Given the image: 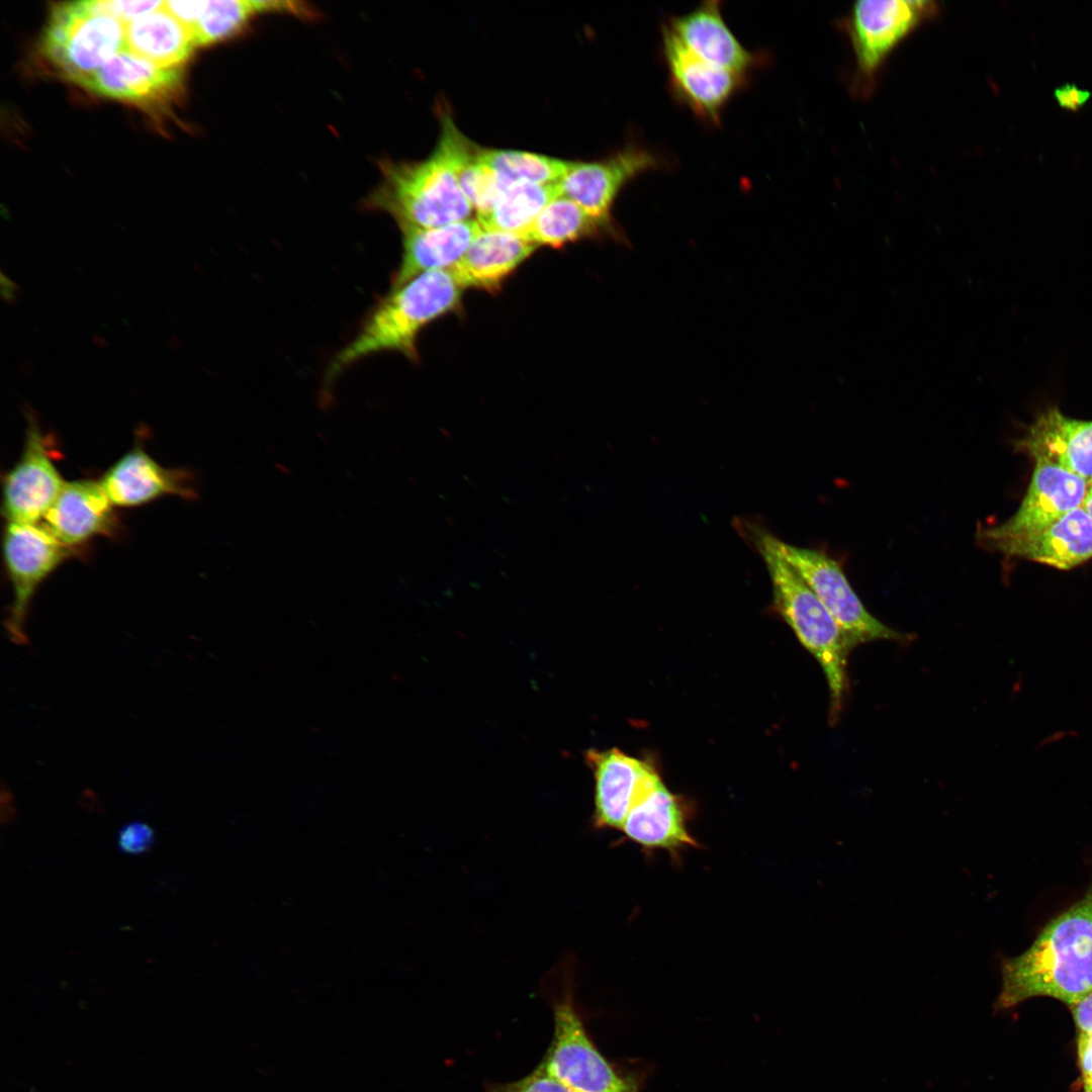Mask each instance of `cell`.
<instances>
[{"mask_svg": "<svg viewBox=\"0 0 1092 1092\" xmlns=\"http://www.w3.org/2000/svg\"><path fill=\"white\" fill-rule=\"evenodd\" d=\"M480 148L472 143L464 154L457 170L459 186L477 213V218L488 214L506 183L480 159Z\"/></svg>", "mask_w": 1092, "mask_h": 1092, "instance_id": "f1b7e54d", "label": "cell"}, {"mask_svg": "<svg viewBox=\"0 0 1092 1092\" xmlns=\"http://www.w3.org/2000/svg\"><path fill=\"white\" fill-rule=\"evenodd\" d=\"M558 184L527 182L506 185L492 210L477 221L484 230L522 234L542 209L560 195Z\"/></svg>", "mask_w": 1092, "mask_h": 1092, "instance_id": "4316f807", "label": "cell"}, {"mask_svg": "<svg viewBox=\"0 0 1092 1092\" xmlns=\"http://www.w3.org/2000/svg\"><path fill=\"white\" fill-rule=\"evenodd\" d=\"M463 288L450 270L420 274L393 287L367 317L357 336L330 363L326 382L353 363L378 352L394 351L419 360L417 339L433 321L460 307Z\"/></svg>", "mask_w": 1092, "mask_h": 1092, "instance_id": "277c9868", "label": "cell"}, {"mask_svg": "<svg viewBox=\"0 0 1092 1092\" xmlns=\"http://www.w3.org/2000/svg\"><path fill=\"white\" fill-rule=\"evenodd\" d=\"M481 229L477 219L470 218L432 229L400 228L402 257L392 278V288L423 273L450 270Z\"/></svg>", "mask_w": 1092, "mask_h": 1092, "instance_id": "44dd1931", "label": "cell"}, {"mask_svg": "<svg viewBox=\"0 0 1092 1092\" xmlns=\"http://www.w3.org/2000/svg\"><path fill=\"white\" fill-rule=\"evenodd\" d=\"M621 831L646 849L676 853L698 844L687 827L681 802L650 764L638 783Z\"/></svg>", "mask_w": 1092, "mask_h": 1092, "instance_id": "4fadbf2b", "label": "cell"}, {"mask_svg": "<svg viewBox=\"0 0 1092 1092\" xmlns=\"http://www.w3.org/2000/svg\"><path fill=\"white\" fill-rule=\"evenodd\" d=\"M1070 1008L1079 1032L1092 1033V991Z\"/></svg>", "mask_w": 1092, "mask_h": 1092, "instance_id": "836d02e7", "label": "cell"}, {"mask_svg": "<svg viewBox=\"0 0 1092 1092\" xmlns=\"http://www.w3.org/2000/svg\"><path fill=\"white\" fill-rule=\"evenodd\" d=\"M1081 507L1083 508V510L1087 513V515L1092 520V485L1091 484H1089V488L1087 490V493L1085 495L1084 500L1081 504Z\"/></svg>", "mask_w": 1092, "mask_h": 1092, "instance_id": "8d00e7d4", "label": "cell"}, {"mask_svg": "<svg viewBox=\"0 0 1092 1092\" xmlns=\"http://www.w3.org/2000/svg\"><path fill=\"white\" fill-rule=\"evenodd\" d=\"M1089 483L1061 466L1035 460L1031 480L1016 513L1007 521L983 530L979 537L990 541L1034 533L1081 506Z\"/></svg>", "mask_w": 1092, "mask_h": 1092, "instance_id": "7c38bea8", "label": "cell"}, {"mask_svg": "<svg viewBox=\"0 0 1092 1092\" xmlns=\"http://www.w3.org/2000/svg\"><path fill=\"white\" fill-rule=\"evenodd\" d=\"M3 557L13 590L7 621L10 638L25 641L24 622L29 603L38 585L70 555L44 524L7 523Z\"/></svg>", "mask_w": 1092, "mask_h": 1092, "instance_id": "ba28073f", "label": "cell"}, {"mask_svg": "<svg viewBox=\"0 0 1092 1092\" xmlns=\"http://www.w3.org/2000/svg\"><path fill=\"white\" fill-rule=\"evenodd\" d=\"M113 506H140L164 495L193 496L186 472L159 464L135 446L119 458L99 480Z\"/></svg>", "mask_w": 1092, "mask_h": 1092, "instance_id": "ac0fdd59", "label": "cell"}, {"mask_svg": "<svg viewBox=\"0 0 1092 1092\" xmlns=\"http://www.w3.org/2000/svg\"><path fill=\"white\" fill-rule=\"evenodd\" d=\"M651 151L629 145L611 156L590 162H571L559 190L607 230H613L611 210L620 191L638 175L660 167Z\"/></svg>", "mask_w": 1092, "mask_h": 1092, "instance_id": "8fae6325", "label": "cell"}, {"mask_svg": "<svg viewBox=\"0 0 1092 1092\" xmlns=\"http://www.w3.org/2000/svg\"><path fill=\"white\" fill-rule=\"evenodd\" d=\"M287 12L308 16L309 8L294 1L212 0L197 1L194 15L186 26L196 48L223 40L241 30L257 15Z\"/></svg>", "mask_w": 1092, "mask_h": 1092, "instance_id": "d4e9b609", "label": "cell"}, {"mask_svg": "<svg viewBox=\"0 0 1092 1092\" xmlns=\"http://www.w3.org/2000/svg\"><path fill=\"white\" fill-rule=\"evenodd\" d=\"M1090 484L1092 485V482Z\"/></svg>", "mask_w": 1092, "mask_h": 1092, "instance_id": "ab89813d", "label": "cell"}, {"mask_svg": "<svg viewBox=\"0 0 1092 1092\" xmlns=\"http://www.w3.org/2000/svg\"><path fill=\"white\" fill-rule=\"evenodd\" d=\"M536 249L519 234L481 229L450 271L463 289L494 292Z\"/></svg>", "mask_w": 1092, "mask_h": 1092, "instance_id": "7402d4cb", "label": "cell"}, {"mask_svg": "<svg viewBox=\"0 0 1092 1092\" xmlns=\"http://www.w3.org/2000/svg\"><path fill=\"white\" fill-rule=\"evenodd\" d=\"M1084 1092H1092V1081H1084Z\"/></svg>", "mask_w": 1092, "mask_h": 1092, "instance_id": "f35d334b", "label": "cell"}, {"mask_svg": "<svg viewBox=\"0 0 1092 1092\" xmlns=\"http://www.w3.org/2000/svg\"><path fill=\"white\" fill-rule=\"evenodd\" d=\"M80 86L146 110L172 105L183 90L180 68L160 67L124 49Z\"/></svg>", "mask_w": 1092, "mask_h": 1092, "instance_id": "5bb4252c", "label": "cell"}, {"mask_svg": "<svg viewBox=\"0 0 1092 1092\" xmlns=\"http://www.w3.org/2000/svg\"><path fill=\"white\" fill-rule=\"evenodd\" d=\"M124 49L125 23L86 0L51 9L38 51L58 75L81 85Z\"/></svg>", "mask_w": 1092, "mask_h": 1092, "instance_id": "5b68a950", "label": "cell"}, {"mask_svg": "<svg viewBox=\"0 0 1092 1092\" xmlns=\"http://www.w3.org/2000/svg\"><path fill=\"white\" fill-rule=\"evenodd\" d=\"M772 543L834 617L851 649L876 640H905L903 634L867 610L838 560L819 550L788 544L774 535Z\"/></svg>", "mask_w": 1092, "mask_h": 1092, "instance_id": "52a82bcc", "label": "cell"}, {"mask_svg": "<svg viewBox=\"0 0 1092 1092\" xmlns=\"http://www.w3.org/2000/svg\"><path fill=\"white\" fill-rule=\"evenodd\" d=\"M26 413L23 451L3 482L2 512L8 523H39L66 482L52 459L37 420Z\"/></svg>", "mask_w": 1092, "mask_h": 1092, "instance_id": "30bf717a", "label": "cell"}, {"mask_svg": "<svg viewBox=\"0 0 1092 1092\" xmlns=\"http://www.w3.org/2000/svg\"><path fill=\"white\" fill-rule=\"evenodd\" d=\"M1019 450L1092 482V421L1065 416L1050 406L1038 414L1017 442Z\"/></svg>", "mask_w": 1092, "mask_h": 1092, "instance_id": "e0dca14e", "label": "cell"}, {"mask_svg": "<svg viewBox=\"0 0 1092 1092\" xmlns=\"http://www.w3.org/2000/svg\"><path fill=\"white\" fill-rule=\"evenodd\" d=\"M1001 976L996 1011L1038 996L1071 1007L1092 991V880L1084 896L1051 919L1025 951L1002 960Z\"/></svg>", "mask_w": 1092, "mask_h": 1092, "instance_id": "6da1fadb", "label": "cell"}, {"mask_svg": "<svg viewBox=\"0 0 1092 1092\" xmlns=\"http://www.w3.org/2000/svg\"><path fill=\"white\" fill-rule=\"evenodd\" d=\"M584 757L596 782L595 826L621 830L638 783L649 763L617 748L589 749Z\"/></svg>", "mask_w": 1092, "mask_h": 1092, "instance_id": "603a6c76", "label": "cell"}, {"mask_svg": "<svg viewBox=\"0 0 1092 1092\" xmlns=\"http://www.w3.org/2000/svg\"><path fill=\"white\" fill-rule=\"evenodd\" d=\"M97 11L109 14L123 23L149 14L163 6L164 1L89 0Z\"/></svg>", "mask_w": 1092, "mask_h": 1092, "instance_id": "4dcf8cb0", "label": "cell"}, {"mask_svg": "<svg viewBox=\"0 0 1092 1092\" xmlns=\"http://www.w3.org/2000/svg\"><path fill=\"white\" fill-rule=\"evenodd\" d=\"M17 290L1 287V296L9 304H15L18 298Z\"/></svg>", "mask_w": 1092, "mask_h": 1092, "instance_id": "d590c367", "label": "cell"}, {"mask_svg": "<svg viewBox=\"0 0 1092 1092\" xmlns=\"http://www.w3.org/2000/svg\"><path fill=\"white\" fill-rule=\"evenodd\" d=\"M554 1031L537 1066L573 1092H638L597 1049L575 1008L570 988L553 1003Z\"/></svg>", "mask_w": 1092, "mask_h": 1092, "instance_id": "8992f818", "label": "cell"}, {"mask_svg": "<svg viewBox=\"0 0 1092 1092\" xmlns=\"http://www.w3.org/2000/svg\"><path fill=\"white\" fill-rule=\"evenodd\" d=\"M440 120L438 144L427 159L382 164L380 186L368 203L389 213L399 228H439L469 219L473 211L457 178L472 143L449 112L444 110Z\"/></svg>", "mask_w": 1092, "mask_h": 1092, "instance_id": "7a4b0ae2", "label": "cell"}, {"mask_svg": "<svg viewBox=\"0 0 1092 1092\" xmlns=\"http://www.w3.org/2000/svg\"><path fill=\"white\" fill-rule=\"evenodd\" d=\"M196 44L190 30L164 4L125 23V49L163 68H180Z\"/></svg>", "mask_w": 1092, "mask_h": 1092, "instance_id": "cb8c5ba5", "label": "cell"}, {"mask_svg": "<svg viewBox=\"0 0 1092 1092\" xmlns=\"http://www.w3.org/2000/svg\"><path fill=\"white\" fill-rule=\"evenodd\" d=\"M739 526L764 561L776 610L824 672L830 695V721L834 724L843 708L851 647L834 617L776 549L772 534L750 523Z\"/></svg>", "mask_w": 1092, "mask_h": 1092, "instance_id": "3957f363", "label": "cell"}, {"mask_svg": "<svg viewBox=\"0 0 1092 1092\" xmlns=\"http://www.w3.org/2000/svg\"><path fill=\"white\" fill-rule=\"evenodd\" d=\"M678 40L703 61L743 75L758 56L746 50L725 22L719 1H706L687 14L670 19L668 25Z\"/></svg>", "mask_w": 1092, "mask_h": 1092, "instance_id": "d6986e66", "label": "cell"}, {"mask_svg": "<svg viewBox=\"0 0 1092 1092\" xmlns=\"http://www.w3.org/2000/svg\"><path fill=\"white\" fill-rule=\"evenodd\" d=\"M607 230L576 202L564 195L552 199L522 234L536 245L560 248ZM608 231V230H607Z\"/></svg>", "mask_w": 1092, "mask_h": 1092, "instance_id": "484cf974", "label": "cell"}, {"mask_svg": "<svg viewBox=\"0 0 1092 1092\" xmlns=\"http://www.w3.org/2000/svg\"><path fill=\"white\" fill-rule=\"evenodd\" d=\"M662 49L675 95L695 113L718 123L723 107L742 86L744 76L713 66L692 54L668 26Z\"/></svg>", "mask_w": 1092, "mask_h": 1092, "instance_id": "9a60e30c", "label": "cell"}, {"mask_svg": "<svg viewBox=\"0 0 1092 1092\" xmlns=\"http://www.w3.org/2000/svg\"><path fill=\"white\" fill-rule=\"evenodd\" d=\"M0 284L1 287L10 288L17 291L21 290L18 284L11 280L9 277H7L3 272L0 274Z\"/></svg>", "mask_w": 1092, "mask_h": 1092, "instance_id": "74e56055", "label": "cell"}, {"mask_svg": "<svg viewBox=\"0 0 1092 1092\" xmlns=\"http://www.w3.org/2000/svg\"><path fill=\"white\" fill-rule=\"evenodd\" d=\"M113 507L99 481H66L43 524L61 543L71 548L108 533L114 525Z\"/></svg>", "mask_w": 1092, "mask_h": 1092, "instance_id": "ffe728a7", "label": "cell"}, {"mask_svg": "<svg viewBox=\"0 0 1092 1092\" xmlns=\"http://www.w3.org/2000/svg\"><path fill=\"white\" fill-rule=\"evenodd\" d=\"M1054 96L1062 108L1077 111L1089 100L1090 92L1073 84H1065L1055 90Z\"/></svg>", "mask_w": 1092, "mask_h": 1092, "instance_id": "d6a6232c", "label": "cell"}, {"mask_svg": "<svg viewBox=\"0 0 1092 1092\" xmlns=\"http://www.w3.org/2000/svg\"><path fill=\"white\" fill-rule=\"evenodd\" d=\"M937 12L925 0H862L848 19L858 73L871 81L890 53L923 20Z\"/></svg>", "mask_w": 1092, "mask_h": 1092, "instance_id": "9c48e42d", "label": "cell"}, {"mask_svg": "<svg viewBox=\"0 0 1092 1092\" xmlns=\"http://www.w3.org/2000/svg\"><path fill=\"white\" fill-rule=\"evenodd\" d=\"M154 842L153 828L140 821L125 824L118 834V847L128 854L145 853L153 847Z\"/></svg>", "mask_w": 1092, "mask_h": 1092, "instance_id": "1f68e13d", "label": "cell"}, {"mask_svg": "<svg viewBox=\"0 0 1092 1092\" xmlns=\"http://www.w3.org/2000/svg\"><path fill=\"white\" fill-rule=\"evenodd\" d=\"M486 1092H573L538 1067L527 1076L510 1083L490 1084Z\"/></svg>", "mask_w": 1092, "mask_h": 1092, "instance_id": "f546056e", "label": "cell"}, {"mask_svg": "<svg viewBox=\"0 0 1092 1092\" xmlns=\"http://www.w3.org/2000/svg\"><path fill=\"white\" fill-rule=\"evenodd\" d=\"M479 156L506 184L556 185L571 164V161L519 150L480 148Z\"/></svg>", "mask_w": 1092, "mask_h": 1092, "instance_id": "83f0119b", "label": "cell"}, {"mask_svg": "<svg viewBox=\"0 0 1092 1092\" xmlns=\"http://www.w3.org/2000/svg\"><path fill=\"white\" fill-rule=\"evenodd\" d=\"M985 545L1008 557L1070 569L1092 557V520L1080 506L1034 533Z\"/></svg>", "mask_w": 1092, "mask_h": 1092, "instance_id": "2e32d148", "label": "cell"}, {"mask_svg": "<svg viewBox=\"0 0 1092 1092\" xmlns=\"http://www.w3.org/2000/svg\"><path fill=\"white\" fill-rule=\"evenodd\" d=\"M1077 1051L1083 1079L1092 1081V1033L1079 1032Z\"/></svg>", "mask_w": 1092, "mask_h": 1092, "instance_id": "e575fe53", "label": "cell"}]
</instances>
